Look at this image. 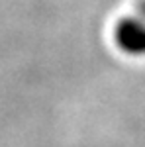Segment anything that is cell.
I'll list each match as a JSON object with an SVG mask.
<instances>
[{"instance_id":"obj_1","label":"cell","mask_w":145,"mask_h":147,"mask_svg":"<svg viewBox=\"0 0 145 147\" xmlns=\"http://www.w3.org/2000/svg\"><path fill=\"white\" fill-rule=\"evenodd\" d=\"M116 41L120 49L132 55L145 53V24L137 18H123L116 26Z\"/></svg>"},{"instance_id":"obj_2","label":"cell","mask_w":145,"mask_h":147,"mask_svg":"<svg viewBox=\"0 0 145 147\" xmlns=\"http://www.w3.org/2000/svg\"><path fill=\"white\" fill-rule=\"evenodd\" d=\"M141 12H143V14H145V4H143V6H141Z\"/></svg>"}]
</instances>
